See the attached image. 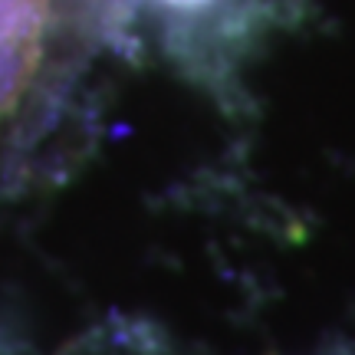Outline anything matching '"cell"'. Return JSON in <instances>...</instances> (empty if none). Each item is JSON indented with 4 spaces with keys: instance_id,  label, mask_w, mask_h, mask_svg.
<instances>
[{
    "instance_id": "1",
    "label": "cell",
    "mask_w": 355,
    "mask_h": 355,
    "mask_svg": "<svg viewBox=\"0 0 355 355\" xmlns=\"http://www.w3.org/2000/svg\"><path fill=\"white\" fill-rule=\"evenodd\" d=\"M83 0H0V135L40 105L66 66Z\"/></svg>"
}]
</instances>
